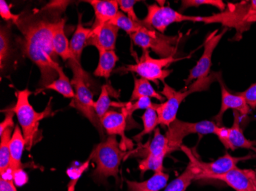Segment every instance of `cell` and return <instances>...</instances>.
Instances as JSON below:
<instances>
[{"instance_id":"obj_43","label":"cell","mask_w":256,"mask_h":191,"mask_svg":"<svg viewBox=\"0 0 256 191\" xmlns=\"http://www.w3.org/2000/svg\"><path fill=\"white\" fill-rule=\"evenodd\" d=\"M0 191H17L14 181L0 178Z\"/></svg>"},{"instance_id":"obj_7","label":"cell","mask_w":256,"mask_h":191,"mask_svg":"<svg viewBox=\"0 0 256 191\" xmlns=\"http://www.w3.org/2000/svg\"><path fill=\"white\" fill-rule=\"evenodd\" d=\"M184 57L176 58L175 57L155 59L150 55L149 50H144L140 58L136 64L125 66L124 70L128 72L136 73L142 78L154 82L159 86V82L164 83L166 78L172 73L171 70H166V67L172 63L181 61Z\"/></svg>"},{"instance_id":"obj_4","label":"cell","mask_w":256,"mask_h":191,"mask_svg":"<svg viewBox=\"0 0 256 191\" xmlns=\"http://www.w3.org/2000/svg\"><path fill=\"white\" fill-rule=\"evenodd\" d=\"M32 92L28 89L16 91V103L14 108L8 109L16 115L18 123L22 128L23 136L26 142V149L31 150L33 145L36 141L38 133L40 122L44 118L48 117L52 114L50 101L46 110L42 113H38L33 109L30 103V97Z\"/></svg>"},{"instance_id":"obj_31","label":"cell","mask_w":256,"mask_h":191,"mask_svg":"<svg viewBox=\"0 0 256 191\" xmlns=\"http://www.w3.org/2000/svg\"><path fill=\"white\" fill-rule=\"evenodd\" d=\"M155 103H152L149 97H142L134 102L123 103L122 104V113L125 115L126 119L132 117L133 113L136 110H148L154 106Z\"/></svg>"},{"instance_id":"obj_34","label":"cell","mask_w":256,"mask_h":191,"mask_svg":"<svg viewBox=\"0 0 256 191\" xmlns=\"http://www.w3.org/2000/svg\"><path fill=\"white\" fill-rule=\"evenodd\" d=\"M10 54V33L7 28L2 26L0 31V66L2 70H4V64L7 61Z\"/></svg>"},{"instance_id":"obj_41","label":"cell","mask_w":256,"mask_h":191,"mask_svg":"<svg viewBox=\"0 0 256 191\" xmlns=\"http://www.w3.org/2000/svg\"><path fill=\"white\" fill-rule=\"evenodd\" d=\"M14 114H15V113H14V112L10 111V110H6L5 119H4V121L0 124V136L4 134V132H5L7 129H8V128H12H12L14 127V125H15L14 124Z\"/></svg>"},{"instance_id":"obj_38","label":"cell","mask_w":256,"mask_h":191,"mask_svg":"<svg viewBox=\"0 0 256 191\" xmlns=\"http://www.w3.org/2000/svg\"><path fill=\"white\" fill-rule=\"evenodd\" d=\"M0 15L5 21H11L14 24H16L20 18V15H16L12 12L10 5L4 0L0 1Z\"/></svg>"},{"instance_id":"obj_16","label":"cell","mask_w":256,"mask_h":191,"mask_svg":"<svg viewBox=\"0 0 256 191\" xmlns=\"http://www.w3.org/2000/svg\"><path fill=\"white\" fill-rule=\"evenodd\" d=\"M218 83L221 87V96H222V103L220 107V111L216 116H214V120L218 126H222V119L226 112L228 110H236L238 112L241 116H246L250 114V106L246 102L245 99L242 97L241 95L237 93L236 95L230 93L224 84L222 76L220 74L218 78Z\"/></svg>"},{"instance_id":"obj_6","label":"cell","mask_w":256,"mask_h":191,"mask_svg":"<svg viewBox=\"0 0 256 191\" xmlns=\"http://www.w3.org/2000/svg\"><path fill=\"white\" fill-rule=\"evenodd\" d=\"M228 8L221 13L212 16L202 17L201 22H220L226 27L236 29L237 37H242L244 31L248 30L252 24L256 21V10L252 8L251 1H242L240 3L228 4Z\"/></svg>"},{"instance_id":"obj_24","label":"cell","mask_w":256,"mask_h":191,"mask_svg":"<svg viewBox=\"0 0 256 191\" xmlns=\"http://www.w3.org/2000/svg\"><path fill=\"white\" fill-rule=\"evenodd\" d=\"M234 124L230 128V140L234 149H251L256 147V141L248 140L243 134L242 129L240 127V117L241 115L238 112L234 110Z\"/></svg>"},{"instance_id":"obj_45","label":"cell","mask_w":256,"mask_h":191,"mask_svg":"<svg viewBox=\"0 0 256 191\" xmlns=\"http://www.w3.org/2000/svg\"><path fill=\"white\" fill-rule=\"evenodd\" d=\"M251 150H252L253 152H254V153L256 154V147H252V148Z\"/></svg>"},{"instance_id":"obj_5","label":"cell","mask_w":256,"mask_h":191,"mask_svg":"<svg viewBox=\"0 0 256 191\" xmlns=\"http://www.w3.org/2000/svg\"><path fill=\"white\" fill-rule=\"evenodd\" d=\"M68 64L72 70L73 78L71 83L76 93L70 106L82 113L104 138V128L94 110L96 102L93 100V93L89 90L86 83V72L80 63L74 58L68 60Z\"/></svg>"},{"instance_id":"obj_39","label":"cell","mask_w":256,"mask_h":191,"mask_svg":"<svg viewBox=\"0 0 256 191\" xmlns=\"http://www.w3.org/2000/svg\"><path fill=\"white\" fill-rule=\"evenodd\" d=\"M243 98L245 99L248 106L252 110L256 109V83H252L245 91L238 93Z\"/></svg>"},{"instance_id":"obj_23","label":"cell","mask_w":256,"mask_h":191,"mask_svg":"<svg viewBox=\"0 0 256 191\" xmlns=\"http://www.w3.org/2000/svg\"><path fill=\"white\" fill-rule=\"evenodd\" d=\"M200 174V171L196 166L195 164L190 160L186 169L178 178H175L170 184L166 185L164 191H185L190 185L192 181L197 180Z\"/></svg>"},{"instance_id":"obj_13","label":"cell","mask_w":256,"mask_h":191,"mask_svg":"<svg viewBox=\"0 0 256 191\" xmlns=\"http://www.w3.org/2000/svg\"><path fill=\"white\" fill-rule=\"evenodd\" d=\"M256 178V172L254 171L236 168L227 173L212 175L208 177L206 179L224 182L236 191H256L254 185Z\"/></svg>"},{"instance_id":"obj_11","label":"cell","mask_w":256,"mask_h":191,"mask_svg":"<svg viewBox=\"0 0 256 191\" xmlns=\"http://www.w3.org/2000/svg\"><path fill=\"white\" fill-rule=\"evenodd\" d=\"M186 155L190 160L192 161L200 171V174L197 178V180H206L208 177L212 175H222L227 173L232 169L237 168V165L240 162H245L254 159V155L252 154L242 156V157H234L228 153H226L222 157L218 158L217 160L210 163L201 162L194 157L192 152L189 149L185 146H181L180 148Z\"/></svg>"},{"instance_id":"obj_1","label":"cell","mask_w":256,"mask_h":191,"mask_svg":"<svg viewBox=\"0 0 256 191\" xmlns=\"http://www.w3.org/2000/svg\"><path fill=\"white\" fill-rule=\"evenodd\" d=\"M68 2H52L42 8L41 11L20 15L16 24L22 35L20 47L23 54L38 67L41 73V88L38 93L58 78V70L61 66L53 48V35Z\"/></svg>"},{"instance_id":"obj_18","label":"cell","mask_w":256,"mask_h":191,"mask_svg":"<svg viewBox=\"0 0 256 191\" xmlns=\"http://www.w3.org/2000/svg\"><path fill=\"white\" fill-rule=\"evenodd\" d=\"M12 129L8 128L0 136V174L1 178L6 180L14 181V172L11 169V155H10V140Z\"/></svg>"},{"instance_id":"obj_25","label":"cell","mask_w":256,"mask_h":191,"mask_svg":"<svg viewBox=\"0 0 256 191\" xmlns=\"http://www.w3.org/2000/svg\"><path fill=\"white\" fill-rule=\"evenodd\" d=\"M134 86L130 102L136 101L142 97L156 99L161 103H164L166 100L161 93H158L154 90L149 80L142 77L140 78L134 77Z\"/></svg>"},{"instance_id":"obj_37","label":"cell","mask_w":256,"mask_h":191,"mask_svg":"<svg viewBox=\"0 0 256 191\" xmlns=\"http://www.w3.org/2000/svg\"><path fill=\"white\" fill-rule=\"evenodd\" d=\"M230 128L225 126H217L214 134L218 137V140L221 142L224 147L226 149H231L232 151H235L234 148L232 146L230 140Z\"/></svg>"},{"instance_id":"obj_10","label":"cell","mask_w":256,"mask_h":191,"mask_svg":"<svg viewBox=\"0 0 256 191\" xmlns=\"http://www.w3.org/2000/svg\"><path fill=\"white\" fill-rule=\"evenodd\" d=\"M186 21L201 22L202 17L182 15L171 7L151 4L148 5V15L143 19L146 25L162 34L172 23Z\"/></svg>"},{"instance_id":"obj_29","label":"cell","mask_w":256,"mask_h":191,"mask_svg":"<svg viewBox=\"0 0 256 191\" xmlns=\"http://www.w3.org/2000/svg\"><path fill=\"white\" fill-rule=\"evenodd\" d=\"M58 78L50 83V85L46 86L41 91L44 90H52L62 95L66 98H74L76 96L74 88L68 77L64 74L62 67H61L58 69Z\"/></svg>"},{"instance_id":"obj_40","label":"cell","mask_w":256,"mask_h":191,"mask_svg":"<svg viewBox=\"0 0 256 191\" xmlns=\"http://www.w3.org/2000/svg\"><path fill=\"white\" fill-rule=\"evenodd\" d=\"M89 160L84 162V164L80 165V166L77 167V168H71V169H68L67 174L69 178H71L72 180H79V178L82 176L83 173L88 169Z\"/></svg>"},{"instance_id":"obj_36","label":"cell","mask_w":256,"mask_h":191,"mask_svg":"<svg viewBox=\"0 0 256 191\" xmlns=\"http://www.w3.org/2000/svg\"><path fill=\"white\" fill-rule=\"evenodd\" d=\"M138 1L136 0H118L119 8L126 14V16L134 21H140V19L136 16L134 11V5Z\"/></svg>"},{"instance_id":"obj_20","label":"cell","mask_w":256,"mask_h":191,"mask_svg":"<svg viewBox=\"0 0 256 191\" xmlns=\"http://www.w3.org/2000/svg\"><path fill=\"white\" fill-rule=\"evenodd\" d=\"M66 18H62L58 22L53 35L52 44L54 52L62 57L63 61H68L74 58L70 50V42L64 33Z\"/></svg>"},{"instance_id":"obj_3","label":"cell","mask_w":256,"mask_h":191,"mask_svg":"<svg viewBox=\"0 0 256 191\" xmlns=\"http://www.w3.org/2000/svg\"><path fill=\"white\" fill-rule=\"evenodd\" d=\"M220 74V72L212 73L206 78L199 79L191 83L188 90L180 91L174 90L172 87L168 85L166 82L162 83L164 89L160 93L166 100L160 104H156L155 106L159 125L168 127L172 122L176 120L178 110L184 100L191 93L208 90V87H210L214 81L218 80Z\"/></svg>"},{"instance_id":"obj_46","label":"cell","mask_w":256,"mask_h":191,"mask_svg":"<svg viewBox=\"0 0 256 191\" xmlns=\"http://www.w3.org/2000/svg\"><path fill=\"white\" fill-rule=\"evenodd\" d=\"M254 185H256V179H254Z\"/></svg>"},{"instance_id":"obj_26","label":"cell","mask_w":256,"mask_h":191,"mask_svg":"<svg viewBox=\"0 0 256 191\" xmlns=\"http://www.w3.org/2000/svg\"><path fill=\"white\" fill-rule=\"evenodd\" d=\"M146 155H153L158 159L164 160L168 154L171 153L165 135L161 134L159 128L154 130L153 139L146 145Z\"/></svg>"},{"instance_id":"obj_2","label":"cell","mask_w":256,"mask_h":191,"mask_svg":"<svg viewBox=\"0 0 256 191\" xmlns=\"http://www.w3.org/2000/svg\"><path fill=\"white\" fill-rule=\"evenodd\" d=\"M126 156V152L120 148L115 136H109L92 150L89 159L96 165L92 172V179L98 184L107 183L109 177L118 181L119 167Z\"/></svg>"},{"instance_id":"obj_15","label":"cell","mask_w":256,"mask_h":191,"mask_svg":"<svg viewBox=\"0 0 256 191\" xmlns=\"http://www.w3.org/2000/svg\"><path fill=\"white\" fill-rule=\"evenodd\" d=\"M92 33L86 46H94L99 52L114 51L119 28L110 22L99 26L92 27Z\"/></svg>"},{"instance_id":"obj_35","label":"cell","mask_w":256,"mask_h":191,"mask_svg":"<svg viewBox=\"0 0 256 191\" xmlns=\"http://www.w3.org/2000/svg\"><path fill=\"white\" fill-rule=\"evenodd\" d=\"M204 5H212L222 11H225L226 8V5L222 0H184L180 10L184 11L191 7H199Z\"/></svg>"},{"instance_id":"obj_19","label":"cell","mask_w":256,"mask_h":191,"mask_svg":"<svg viewBox=\"0 0 256 191\" xmlns=\"http://www.w3.org/2000/svg\"><path fill=\"white\" fill-rule=\"evenodd\" d=\"M168 174L164 172H156L145 182H138L126 180L128 191H160L166 188L169 181Z\"/></svg>"},{"instance_id":"obj_27","label":"cell","mask_w":256,"mask_h":191,"mask_svg":"<svg viewBox=\"0 0 256 191\" xmlns=\"http://www.w3.org/2000/svg\"><path fill=\"white\" fill-rule=\"evenodd\" d=\"M109 22L112 23L115 26H117L119 29L120 28V29L124 30L129 34L139 32V31H146L148 29L153 28L146 25L143 20H140V21H133L122 11H118L116 16L113 19L110 20Z\"/></svg>"},{"instance_id":"obj_14","label":"cell","mask_w":256,"mask_h":191,"mask_svg":"<svg viewBox=\"0 0 256 191\" xmlns=\"http://www.w3.org/2000/svg\"><path fill=\"white\" fill-rule=\"evenodd\" d=\"M126 117L123 113L109 110L100 120L104 129L109 136H119L122 139L120 146L122 150H132L134 148L132 140L125 135L126 128Z\"/></svg>"},{"instance_id":"obj_33","label":"cell","mask_w":256,"mask_h":191,"mask_svg":"<svg viewBox=\"0 0 256 191\" xmlns=\"http://www.w3.org/2000/svg\"><path fill=\"white\" fill-rule=\"evenodd\" d=\"M138 169L142 176L148 171H154V173L164 172V160L148 154L144 159L139 162Z\"/></svg>"},{"instance_id":"obj_9","label":"cell","mask_w":256,"mask_h":191,"mask_svg":"<svg viewBox=\"0 0 256 191\" xmlns=\"http://www.w3.org/2000/svg\"><path fill=\"white\" fill-rule=\"evenodd\" d=\"M217 126L218 125L215 122L208 120L189 123L176 119L168 126L165 135L171 153L180 149L182 141L186 136L192 134H214Z\"/></svg>"},{"instance_id":"obj_12","label":"cell","mask_w":256,"mask_h":191,"mask_svg":"<svg viewBox=\"0 0 256 191\" xmlns=\"http://www.w3.org/2000/svg\"><path fill=\"white\" fill-rule=\"evenodd\" d=\"M226 31L227 28H226L221 32L216 34L218 30H216L207 38L206 41L204 43V50L202 56L196 64L190 70L188 78L184 80L186 87L190 85L191 83H194V80L196 81L199 79L206 78L210 75L211 66H212V54L216 47H217Z\"/></svg>"},{"instance_id":"obj_42","label":"cell","mask_w":256,"mask_h":191,"mask_svg":"<svg viewBox=\"0 0 256 191\" xmlns=\"http://www.w3.org/2000/svg\"><path fill=\"white\" fill-rule=\"evenodd\" d=\"M28 177L23 169L16 171L14 174V181L17 186L20 187L28 182Z\"/></svg>"},{"instance_id":"obj_30","label":"cell","mask_w":256,"mask_h":191,"mask_svg":"<svg viewBox=\"0 0 256 191\" xmlns=\"http://www.w3.org/2000/svg\"><path fill=\"white\" fill-rule=\"evenodd\" d=\"M154 105V107L148 109L142 116V121H143L144 129L134 137V139L136 142L140 143L142 139H143L145 135L150 134L152 132H154L156 129V126L159 125L158 123V116L155 110Z\"/></svg>"},{"instance_id":"obj_8","label":"cell","mask_w":256,"mask_h":191,"mask_svg":"<svg viewBox=\"0 0 256 191\" xmlns=\"http://www.w3.org/2000/svg\"><path fill=\"white\" fill-rule=\"evenodd\" d=\"M132 41L144 50H152L161 58L174 57L178 51V36H166L154 28L130 34Z\"/></svg>"},{"instance_id":"obj_28","label":"cell","mask_w":256,"mask_h":191,"mask_svg":"<svg viewBox=\"0 0 256 191\" xmlns=\"http://www.w3.org/2000/svg\"><path fill=\"white\" fill-rule=\"evenodd\" d=\"M118 60V56L114 51L99 52L98 65L94 70V76L108 79Z\"/></svg>"},{"instance_id":"obj_22","label":"cell","mask_w":256,"mask_h":191,"mask_svg":"<svg viewBox=\"0 0 256 191\" xmlns=\"http://www.w3.org/2000/svg\"><path fill=\"white\" fill-rule=\"evenodd\" d=\"M82 14H78L77 28L70 41V50L74 59L79 63L82 54L83 49L87 44L88 40L92 35V28H86L82 24Z\"/></svg>"},{"instance_id":"obj_32","label":"cell","mask_w":256,"mask_h":191,"mask_svg":"<svg viewBox=\"0 0 256 191\" xmlns=\"http://www.w3.org/2000/svg\"><path fill=\"white\" fill-rule=\"evenodd\" d=\"M110 106H112V102L109 97L108 86L106 84L102 86L100 96L94 103V110L100 120L109 111Z\"/></svg>"},{"instance_id":"obj_44","label":"cell","mask_w":256,"mask_h":191,"mask_svg":"<svg viewBox=\"0 0 256 191\" xmlns=\"http://www.w3.org/2000/svg\"><path fill=\"white\" fill-rule=\"evenodd\" d=\"M78 182V180H72L70 183L68 184V191H76V186Z\"/></svg>"},{"instance_id":"obj_17","label":"cell","mask_w":256,"mask_h":191,"mask_svg":"<svg viewBox=\"0 0 256 191\" xmlns=\"http://www.w3.org/2000/svg\"><path fill=\"white\" fill-rule=\"evenodd\" d=\"M86 2L90 4L94 8L96 21L92 27L109 22L119 11L118 2L115 0H88Z\"/></svg>"},{"instance_id":"obj_21","label":"cell","mask_w":256,"mask_h":191,"mask_svg":"<svg viewBox=\"0 0 256 191\" xmlns=\"http://www.w3.org/2000/svg\"><path fill=\"white\" fill-rule=\"evenodd\" d=\"M10 155H11V169L12 172L23 169L22 164V156L23 152L26 146L22 131L20 129V126H15L14 133L10 140Z\"/></svg>"}]
</instances>
